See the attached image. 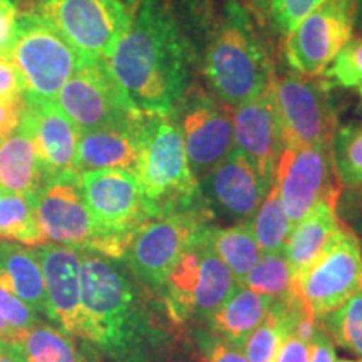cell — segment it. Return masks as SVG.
Listing matches in <instances>:
<instances>
[{"mask_svg":"<svg viewBox=\"0 0 362 362\" xmlns=\"http://www.w3.org/2000/svg\"><path fill=\"white\" fill-rule=\"evenodd\" d=\"M104 62L131 111L175 116L192 88L193 54L171 0H141Z\"/></svg>","mask_w":362,"mask_h":362,"instance_id":"cell-1","label":"cell"},{"mask_svg":"<svg viewBox=\"0 0 362 362\" xmlns=\"http://www.w3.org/2000/svg\"><path fill=\"white\" fill-rule=\"evenodd\" d=\"M83 339L115 362H151L165 341L148 298L107 257L81 253Z\"/></svg>","mask_w":362,"mask_h":362,"instance_id":"cell-2","label":"cell"},{"mask_svg":"<svg viewBox=\"0 0 362 362\" xmlns=\"http://www.w3.org/2000/svg\"><path fill=\"white\" fill-rule=\"evenodd\" d=\"M203 74L215 96L232 107L260 96L275 78L267 40L240 0H226L210 27Z\"/></svg>","mask_w":362,"mask_h":362,"instance_id":"cell-3","label":"cell"},{"mask_svg":"<svg viewBox=\"0 0 362 362\" xmlns=\"http://www.w3.org/2000/svg\"><path fill=\"white\" fill-rule=\"evenodd\" d=\"M138 176L144 202L158 216L208 206L185 151L183 133L173 116L141 117Z\"/></svg>","mask_w":362,"mask_h":362,"instance_id":"cell-4","label":"cell"},{"mask_svg":"<svg viewBox=\"0 0 362 362\" xmlns=\"http://www.w3.org/2000/svg\"><path fill=\"white\" fill-rule=\"evenodd\" d=\"M19 72L25 99H56L83 56L51 24L34 12L17 19L7 52Z\"/></svg>","mask_w":362,"mask_h":362,"instance_id":"cell-5","label":"cell"},{"mask_svg":"<svg viewBox=\"0 0 362 362\" xmlns=\"http://www.w3.org/2000/svg\"><path fill=\"white\" fill-rule=\"evenodd\" d=\"M35 220L45 242L93 252L107 259H123L124 242L103 232L86 205L78 178L45 183L35 193Z\"/></svg>","mask_w":362,"mask_h":362,"instance_id":"cell-6","label":"cell"},{"mask_svg":"<svg viewBox=\"0 0 362 362\" xmlns=\"http://www.w3.org/2000/svg\"><path fill=\"white\" fill-rule=\"evenodd\" d=\"M284 146L330 148L337 129V111L322 76L285 72L272 83Z\"/></svg>","mask_w":362,"mask_h":362,"instance_id":"cell-7","label":"cell"},{"mask_svg":"<svg viewBox=\"0 0 362 362\" xmlns=\"http://www.w3.org/2000/svg\"><path fill=\"white\" fill-rule=\"evenodd\" d=\"M214 216L210 208L203 206L148 220L126 248L124 259L131 272L149 287L163 288L176 262L203 237Z\"/></svg>","mask_w":362,"mask_h":362,"instance_id":"cell-8","label":"cell"},{"mask_svg":"<svg viewBox=\"0 0 362 362\" xmlns=\"http://www.w3.org/2000/svg\"><path fill=\"white\" fill-rule=\"evenodd\" d=\"M81 56L107 59L128 29L131 8L119 0H33V11Z\"/></svg>","mask_w":362,"mask_h":362,"instance_id":"cell-9","label":"cell"},{"mask_svg":"<svg viewBox=\"0 0 362 362\" xmlns=\"http://www.w3.org/2000/svg\"><path fill=\"white\" fill-rule=\"evenodd\" d=\"M296 285L317 319L362 292V247L351 226L341 221L322 252L297 275Z\"/></svg>","mask_w":362,"mask_h":362,"instance_id":"cell-10","label":"cell"},{"mask_svg":"<svg viewBox=\"0 0 362 362\" xmlns=\"http://www.w3.org/2000/svg\"><path fill=\"white\" fill-rule=\"evenodd\" d=\"M206 232L180 257L165 282V305L175 322L192 315L210 317L237 285L232 272L208 245Z\"/></svg>","mask_w":362,"mask_h":362,"instance_id":"cell-11","label":"cell"},{"mask_svg":"<svg viewBox=\"0 0 362 362\" xmlns=\"http://www.w3.org/2000/svg\"><path fill=\"white\" fill-rule=\"evenodd\" d=\"M357 0H325L287 34L284 54L300 76H320L354 33Z\"/></svg>","mask_w":362,"mask_h":362,"instance_id":"cell-12","label":"cell"},{"mask_svg":"<svg viewBox=\"0 0 362 362\" xmlns=\"http://www.w3.org/2000/svg\"><path fill=\"white\" fill-rule=\"evenodd\" d=\"M275 185L292 228L317 203L337 206L342 189L330 148L284 146L275 166Z\"/></svg>","mask_w":362,"mask_h":362,"instance_id":"cell-13","label":"cell"},{"mask_svg":"<svg viewBox=\"0 0 362 362\" xmlns=\"http://www.w3.org/2000/svg\"><path fill=\"white\" fill-rule=\"evenodd\" d=\"M54 101L79 133L129 123L138 116L117 93L104 59L96 57L83 56Z\"/></svg>","mask_w":362,"mask_h":362,"instance_id":"cell-14","label":"cell"},{"mask_svg":"<svg viewBox=\"0 0 362 362\" xmlns=\"http://www.w3.org/2000/svg\"><path fill=\"white\" fill-rule=\"evenodd\" d=\"M86 205L99 228L129 245L136 230L153 220L138 176L129 170L107 168L79 175Z\"/></svg>","mask_w":362,"mask_h":362,"instance_id":"cell-15","label":"cell"},{"mask_svg":"<svg viewBox=\"0 0 362 362\" xmlns=\"http://www.w3.org/2000/svg\"><path fill=\"white\" fill-rule=\"evenodd\" d=\"M181 104L185 151L189 168L200 181L235 148L233 107L198 86L188 89Z\"/></svg>","mask_w":362,"mask_h":362,"instance_id":"cell-16","label":"cell"},{"mask_svg":"<svg viewBox=\"0 0 362 362\" xmlns=\"http://www.w3.org/2000/svg\"><path fill=\"white\" fill-rule=\"evenodd\" d=\"M233 139L235 148L247 156L260 178L267 185L274 183L284 143L272 84L260 96L233 107Z\"/></svg>","mask_w":362,"mask_h":362,"instance_id":"cell-17","label":"cell"},{"mask_svg":"<svg viewBox=\"0 0 362 362\" xmlns=\"http://www.w3.org/2000/svg\"><path fill=\"white\" fill-rule=\"evenodd\" d=\"M272 185L260 178L253 165L237 148L200 180L208 208H218L238 223H247L257 214Z\"/></svg>","mask_w":362,"mask_h":362,"instance_id":"cell-18","label":"cell"},{"mask_svg":"<svg viewBox=\"0 0 362 362\" xmlns=\"http://www.w3.org/2000/svg\"><path fill=\"white\" fill-rule=\"evenodd\" d=\"M25 99V98H24ZM45 183L78 178L76 149L79 131L52 99H25Z\"/></svg>","mask_w":362,"mask_h":362,"instance_id":"cell-19","label":"cell"},{"mask_svg":"<svg viewBox=\"0 0 362 362\" xmlns=\"http://www.w3.org/2000/svg\"><path fill=\"white\" fill-rule=\"evenodd\" d=\"M42 265L52 320L72 337L83 339L84 314L81 304V250L59 243L35 248Z\"/></svg>","mask_w":362,"mask_h":362,"instance_id":"cell-20","label":"cell"},{"mask_svg":"<svg viewBox=\"0 0 362 362\" xmlns=\"http://www.w3.org/2000/svg\"><path fill=\"white\" fill-rule=\"evenodd\" d=\"M141 117L143 115H138L129 123L79 133L76 149L78 175L107 168L129 170L136 173L141 149Z\"/></svg>","mask_w":362,"mask_h":362,"instance_id":"cell-21","label":"cell"},{"mask_svg":"<svg viewBox=\"0 0 362 362\" xmlns=\"http://www.w3.org/2000/svg\"><path fill=\"white\" fill-rule=\"evenodd\" d=\"M0 287L19 297L35 314L52 320L42 265L35 248L7 240L0 242Z\"/></svg>","mask_w":362,"mask_h":362,"instance_id":"cell-22","label":"cell"},{"mask_svg":"<svg viewBox=\"0 0 362 362\" xmlns=\"http://www.w3.org/2000/svg\"><path fill=\"white\" fill-rule=\"evenodd\" d=\"M45 185L33 126L24 112L17 129L0 143V189L35 194Z\"/></svg>","mask_w":362,"mask_h":362,"instance_id":"cell-23","label":"cell"},{"mask_svg":"<svg viewBox=\"0 0 362 362\" xmlns=\"http://www.w3.org/2000/svg\"><path fill=\"white\" fill-rule=\"evenodd\" d=\"M272 298L247 288L245 285H235L226 300L208 317L211 329L220 339L242 347L248 336L259 327L270 310Z\"/></svg>","mask_w":362,"mask_h":362,"instance_id":"cell-24","label":"cell"},{"mask_svg":"<svg viewBox=\"0 0 362 362\" xmlns=\"http://www.w3.org/2000/svg\"><path fill=\"white\" fill-rule=\"evenodd\" d=\"M341 225L337 206L330 203H317L312 210L293 226L285 243L284 253L287 257L293 277L300 275L315 257L322 252L334 232Z\"/></svg>","mask_w":362,"mask_h":362,"instance_id":"cell-25","label":"cell"},{"mask_svg":"<svg viewBox=\"0 0 362 362\" xmlns=\"http://www.w3.org/2000/svg\"><path fill=\"white\" fill-rule=\"evenodd\" d=\"M206 242L218 259L232 272L237 284L243 285L247 275L260 257V248L253 238L250 221L228 228L211 225L206 232Z\"/></svg>","mask_w":362,"mask_h":362,"instance_id":"cell-26","label":"cell"},{"mask_svg":"<svg viewBox=\"0 0 362 362\" xmlns=\"http://www.w3.org/2000/svg\"><path fill=\"white\" fill-rule=\"evenodd\" d=\"M0 238L24 245L47 243L35 220V194L0 189Z\"/></svg>","mask_w":362,"mask_h":362,"instance_id":"cell-27","label":"cell"},{"mask_svg":"<svg viewBox=\"0 0 362 362\" xmlns=\"http://www.w3.org/2000/svg\"><path fill=\"white\" fill-rule=\"evenodd\" d=\"M29 362H94L84 354L71 334L37 324L21 341Z\"/></svg>","mask_w":362,"mask_h":362,"instance_id":"cell-28","label":"cell"},{"mask_svg":"<svg viewBox=\"0 0 362 362\" xmlns=\"http://www.w3.org/2000/svg\"><path fill=\"white\" fill-rule=\"evenodd\" d=\"M250 228L260 253L284 252L288 235L292 232V225L288 216L285 215L275 180L257 214L250 220Z\"/></svg>","mask_w":362,"mask_h":362,"instance_id":"cell-29","label":"cell"},{"mask_svg":"<svg viewBox=\"0 0 362 362\" xmlns=\"http://www.w3.org/2000/svg\"><path fill=\"white\" fill-rule=\"evenodd\" d=\"M243 285L272 300H280L297 292L296 277L284 252L260 253Z\"/></svg>","mask_w":362,"mask_h":362,"instance_id":"cell-30","label":"cell"},{"mask_svg":"<svg viewBox=\"0 0 362 362\" xmlns=\"http://www.w3.org/2000/svg\"><path fill=\"white\" fill-rule=\"evenodd\" d=\"M334 170L341 187L357 189L362 187V124H347L336 129L332 138Z\"/></svg>","mask_w":362,"mask_h":362,"instance_id":"cell-31","label":"cell"},{"mask_svg":"<svg viewBox=\"0 0 362 362\" xmlns=\"http://www.w3.org/2000/svg\"><path fill=\"white\" fill-rule=\"evenodd\" d=\"M287 334L288 329L282 302L274 300L265 319L243 344L248 362H275Z\"/></svg>","mask_w":362,"mask_h":362,"instance_id":"cell-32","label":"cell"},{"mask_svg":"<svg viewBox=\"0 0 362 362\" xmlns=\"http://www.w3.org/2000/svg\"><path fill=\"white\" fill-rule=\"evenodd\" d=\"M324 327L334 342L362 359V292L329 314Z\"/></svg>","mask_w":362,"mask_h":362,"instance_id":"cell-33","label":"cell"},{"mask_svg":"<svg viewBox=\"0 0 362 362\" xmlns=\"http://www.w3.org/2000/svg\"><path fill=\"white\" fill-rule=\"evenodd\" d=\"M322 78L336 88H354L362 84V34L351 37L339 54L334 57L327 69H325Z\"/></svg>","mask_w":362,"mask_h":362,"instance_id":"cell-34","label":"cell"},{"mask_svg":"<svg viewBox=\"0 0 362 362\" xmlns=\"http://www.w3.org/2000/svg\"><path fill=\"white\" fill-rule=\"evenodd\" d=\"M279 33L288 34L325 0H259Z\"/></svg>","mask_w":362,"mask_h":362,"instance_id":"cell-35","label":"cell"},{"mask_svg":"<svg viewBox=\"0 0 362 362\" xmlns=\"http://www.w3.org/2000/svg\"><path fill=\"white\" fill-rule=\"evenodd\" d=\"M0 317L13 329L22 330V332H27V330L40 324L37 314L29 305L24 304L19 297L13 296L4 287H0Z\"/></svg>","mask_w":362,"mask_h":362,"instance_id":"cell-36","label":"cell"},{"mask_svg":"<svg viewBox=\"0 0 362 362\" xmlns=\"http://www.w3.org/2000/svg\"><path fill=\"white\" fill-rule=\"evenodd\" d=\"M25 112V99L19 98H0V143L7 139L17 126L21 124Z\"/></svg>","mask_w":362,"mask_h":362,"instance_id":"cell-37","label":"cell"},{"mask_svg":"<svg viewBox=\"0 0 362 362\" xmlns=\"http://www.w3.org/2000/svg\"><path fill=\"white\" fill-rule=\"evenodd\" d=\"M309 349V359L307 362H336V342L332 341L330 334L325 330L322 324H319L315 336L307 344Z\"/></svg>","mask_w":362,"mask_h":362,"instance_id":"cell-38","label":"cell"},{"mask_svg":"<svg viewBox=\"0 0 362 362\" xmlns=\"http://www.w3.org/2000/svg\"><path fill=\"white\" fill-rule=\"evenodd\" d=\"M24 96V86L16 66L6 54H0V98Z\"/></svg>","mask_w":362,"mask_h":362,"instance_id":"cell-39","label":"cell"},{"mask_svg":"<svg viewBox=\"0 0 362 362\" xmlns=\"http://www.w3.org/2000/svg\"><path fill=\"white\" fill-rule=\"evenodd\" d=\"M17 7L13 0H0V54H6L11 49L17 27Z\"/></svg>","mask_w":362,"mask_h":362,"instance_id":"cell-40","label":"cell"},{"mask_svg":"<svg viewBox=\"0 0 362 362\" xmlns=\"http://www.w3.org/2000/svg\"><path fill=\"white\" fill-rule=\"evenodd\" d=\"M208 362H248L245 352L240 351V347L223 341V339H215L208 346Z\"/></svg>","mask_w":362,"mask_h":362,"instance_id":"cell-41","label":"cell"},{"mask_svg":"<svg viewBox=\"0 0 362 362\" xmlns=\"http://www.w3.org/2000/svg\"><path fill=\"white\" fill-rule=\"evenodd\" d=\"M307 359H309L307 344L302 342L293 334H287L282 346H280L277 357H275V362H307Z\"/></svg>","mask_w":362,"mask_h":362,"instance_id":"cell-42","label":"cell"},{"mask_svg":"<svg viewBox=\"0 0 362 362\" xmlns=\"http://www.w3.org/2000/svg\"><path fill=\"white\" fill-rule=\"evenodd\" d=\"M0 362H29L21 342L0 339Z\"/></svg>","mask_w":362,"mask_h":362,"instance_id":"cell-43","label":"cell"},{"mask_svg":"<svg viewBox=\"0 0 362 362\" xmlns=\"http://www.w3.org/2000/svg\"><path fill=\"white\" fill-rule=\"evenodd\" d=\"M27 332H22V330H17L13 329L12 325H8L6 320L0 317V339H8V341H16V342H21L22 339H24Z\"/></svg>","mask_w":362,"mask_h":362,"instance_id":"cell-44","label":"cell"},{"mask_svg":"<svg viewBox=\"0 0 362 362\" xmlns=\"http://www.w3.org/2000/svg\"><path fill=\"white\" fill-rule=\"evenodd\" d=\"M349 192H351L349 203L356 208V210H359V208L362 206V187L357 189H349Z\"/></svg>","mask_w":362,"mask_h":362,"instance_id":"cell-45","label":"cell"},{"mask_svg":"<svg viewBox=\"0 0 362 362\" xmlns=\"http://www.w3.org/2000/svg\"><path fill=\"white\" fill-rule=\"evenodd\" d=\"M356 25L362 33V0H357V13H356Z\"/></svg>","mask_w":362,"mask_h":362,"instance_id":"cell-46","label":"cell"},{"mask_svg":"<svg viewBox=\"0 0 362 362\" xmlns=\"http://www.w3.org/2000/svg\"><path fill=\"white\" fill-rule=\"evenodd\" d=\"M119 2H123L124 6H128V7L131 8V7H133V6H136V4H139V2H141V0H119Z\"/></svg>","mask_w":362,"mask_h":362,"instance_id":"cell-47","label":"cell"},{"mask_svg":"<svg viewBox=\"0 0 362 362\" xmlns=\"http://www.w3.org/2000/svg\"><path fill=\"white\" fill-rule=\"evenodd\" d=\"M336 362H362V359H339Z\"/></svg>","mask_w":362,"mask_h":362,"instance_id":"cell-48","label":"cell"},{"mask_svg":"<svg viewBox=\"0 0 362 362\" xmlns=\"http://www.w3.org/2000/svg\"><path fill=\"white\" fill-rule=\"evenodd\" d=\"M357 211V214H359V216H361V218H362V206L359 208V210H356Z\"/></svg>","mask_w":362,"mask_h":362,"instance_id":"cell-49","label":"cell"},{"mask_svg":"<svg viewBox=\"0 0 362 362\" xmlns=\"http://www.w3.org/2000/svg\"><path fill=\"white\" fill-rule=\"evenodd\" d=\"M359 93H361V98H362V84L359 86Z\"/></svg>","mask_w":362,"mask_h":362,"instance_id":"cell-50","label":"cell"}]
</instances>
